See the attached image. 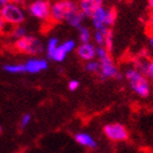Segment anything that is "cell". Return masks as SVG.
Here are the masks:
<instances>
[{"mask_svg": "<svg viewBox=\"0 0 153 153\" xmlns=\"http://www.w3.org/2000/svg\"><path fill=\"white\" fill-rule=\"evenodd\" d=\"M13 48L16 51L22 53V54L35 56V55L43 53V51H44V45H43L41 39H38L37 37L26 35L22 38L16 39L14 43H13Z\"/></svg>", "mask_w": 153, "mask_h": 153, "instance_id": "3", "label": "cell"}, {"mask_svg": "<svg viewBox=\"0 0 153 153\" xmlns=\"http://www.w3.org/2000/svg\"><path fill=\"white\" fill-rule=\"evenodd\" d=\"M59 45V41L57 37H51L47 42V46H46V51H47V57L51 59V55L54 54V51H56V48Z\"/></svg>", "mask_w": 153, "mask_h": 153, "instance_id": "20", "label": "cell"}, {"mask_svg": "<svg viewBox=\"0 0 153 153\" xmlns=\"http://www.w3.org/2000/svg\"><path fill=\"white\" fill-rule=\"evenodd\" d=\"M8 2H9V0H0V9H1L4 4H7Z\"/></svg>", "mask_w": 153, "mask_h": 153, "instance_id": "30", "label": "cell"}, {"mask_svg": "<svg viewBox=\"0 0 153 153\" xmlns=\"http://www.w3.org/2000/svg\"><path fill=\"white\" fill-rule=\"evenodd\" d=\"M74 139H76L78 143L85 148L94 149L96 147V141L89 134H86V132H79V134H76L74 136Z\"/></svg>", "mask_w": 153, "mask_h": 153, "instance_id": "13", "label": "cell"}, {"mask_svg": "<svg viewBox=\"0 0 153 153\" xmlns=\"http://www.w3.org/2000/svg\"><path fill=\"white\" fill-rule=\"evenodd\" d=\"M24 66H25V72L38 74L47 69L48 62L46 59H43V58H30L26 60Z\"/></svg>", "mask_w": 153, "mask_h": 153, "instance_id": "11", "label": "cell"}, {"mask_svg": "<svg viewBox=\"0 0 153 153\" xmlns=\"http://www.w3.org/2000/svg\"><path fill=\"white\" fill-rule=\"evenodd\" d=\"M84 20H85V16L79 9V7H76L74 9H72L69 12V14L65 20V22H67L72 27H78L79 29L80 26H82Z\"/></svg>", "mask_w": 153, "mask_h": 153, "instance_id": "12", "label": "cell"}, {"mask_svg": "<svg viewBox=\"0 0 153 153\" xmlns=\"http://www.w3.org/2000/svg\"><path fill=\"white\" fill-rule=\"evenodd\" d=\"M103 131H104L106 137L112 141H125L127 140L128 136H129L126 127L124 125L118 124V123L106 125Z\"/></svg>", "mask_w": 153, "mask_h": 153, "instance_id": "8", "label": "cell"}, {"mask_svg": "<svg viewBox=\"0 0 153 153\" xmlns=\"http://www.w3.org/2000/svg\"><path fill=\"white\" fill-rule=\"evenodd\" d=\"M104 6V0H79L78 7L85 16V18H91L96 10Z\"/></svg>", "mask_w": 153, "mask_h": 153, "instance_id": "9", "label": "cell"}, {"mask_svg": "<svg viewBox=\"0 0 153 153\" xmlns=\"http://www.w3.org/2000/svg\"><path fill=\"white\" fill-rule=\"evenodd\" d=\"M84 69H85L86 72H90V74H99L100 72L99 60L86 61L85 65H84Z\"/></svg>", "mask_w": 153, "mask_h": 153, "instance_id": "21", "label": "cell"}, {"mask_svg": "<svg viewBox=\"0 0 153 153\" xmlns=\"http://www.w3.org/2000/svg\"><path fill=\"white\" fill-rule=\"evenodd\" d=\"M117 19V11L113 7L103 6L96 10L91 16L92 25L95 30H107Z\"/></svg>", "mask_w": 153, "mask_h": 153, "instance_id": "2", "label": "cell"}, {"mask_svg": "<svg viewBox=\"0 0 153 153\" xmlns=\"http://www.w3.org/2000/svg\"><path fill=\"white\" fill-rule=\"evenodd\" d=\"M0 14L8 25H22L25 21V12L21 6L8 2L0 9Z\"/></svg>", "mask_w": 153, "mask_h": 153, "instance_id": "4", "label": "cell"}, {"mask_svg": "<svg viewBox=\"0 0 153 153\" xmlns=\"http://www.w3.org/2000/svg\"><path fill=\"white\" fill-rule=\"evenodd\" d=\"M151 59H148L147 57H139L134 62V68H137L138 70L141 71L143 74H147V69L148 66H149V62H150Z\"/></svg>", "mask_w": 153, "mask_h": 153, "instance_id": "17", "label": "cell"}, {"mask_svg": "<svg viewBox=\"0 0 153 153\" xmlns=\"http://www.w3.org/2000/svg\"><path fill=\"white\" fill-rule=\"evenodd\" d=\"M67 55H68V51L65 49L62 44H60V45H58V47L56 48V51H54V54L51 55V59L56 61V62H62V61L66 59Z\"/></svg>", "mask_w": 153, "mask_h": 153, "instance_id": "14", "label": "cell"}, {"mask_svg": "<svg viewBox=\"0 0 153 153\" xmlns=\"http://www.w3.org/2000/svg\"><path fill=\"white\" fill-rule=\"evenodd\" d=\"M148 44H149V47L153 49V35H150L149 41H148Z\"/></svg>", "mask_w": 153, "mask_h": 153, "instance_id": "29", "label": "cell"}, {"mask_svg": "<svg viewBox=\"0 0 153 153\" xmlns=\"http://www.w3.org/2000/svg\"><path fill=\"white\" fill-rule=\"evenodd\" d=\"M76 55L78 57L83 61L94 60L96 58V46L93 43H84L80 44L76 48Z\"/></svg>", "mask_w": 153, "mask_h": 153, "instance_id": "10", "label": "cell"}, {"mask_svg": "<svg viewBox=\"0 0 153 153\" xmlns=\"http://www.w3.org/2000/svg\"><path fill=\"white\" fill-rule=\"evenodd\" d=\"M79 88V81L78 80H70L68 83V89L70 91H76Z\"/></svg>", "mask_w": 153, "mask_h": 153, "instance_id": "25", "label": "cell"}, {"mask_svg": "<svg viewBox=\"0 0 153 153\" xmlns=\"http://www.w3.org/2000/svg\"><path fill=\"white\" fill-rule=\"evenodd\" d=\"M30 14L41 21H49L51 18V2L47 0H35L27 7Z\"/></svg>", "mask_w": 153, "mask_h": 153, "instance_id": "6", "label": "cell"}, {"mask_svg": "<svg viewBox=\"0 0 153 153\" xmlns=\"http://www.w3.org/2000/svg\"><path fill=\"white\" fill-rule=\"evenodd\" d=\"M7 24L6 22H4V20H3V18L1 16V14H0V35L1 34H3V33L6 32V29H7Z\"/></svg>", "mask_w": 153, "mask_h": 153, "instance_id": "27", "label": "cell"}, {"mask_svg": "<svg viewBox=\"0 0 153 153\" xmlns=\"http://www.w3.org/2000/svg\"><path fill=\"white\" fill-rule=\"evenodd\" d=\"M105 32H106V30H95L93 38H94V42H95V44L97 45V46H103V45H104Z\"/></svg>", "mask_w": 153, "mask_h": 153, "instance_id": "22", "label": "cell"}, {"mask_svg": "<svg viewBox=\"0 0 153 153\" xmlns=\"http://www.w3.org/2000/svg\"><path fill=\"white\" fill-rule=\"evenodd\" d=\"M148 1V6L151 10H153V0H147Z\"/></svg>", "mask_w": 153, "mask_h": 153, "instance_id": "31", "label": "cell"}, {"mask_svg": "<svg viewBox=\"0 0 153 153\" xmlns=\"http://www.w3.org/2000/svg\"><path fill=\"white\" fill-rule=\"evenodd\" d=\"M78 7L74 0H55L51 2V18L49 21L54 23L64 22L71 10Z\"/></svg>", "mask_w": 153, "mask_h": 153, "instance_id": "5", "label": "cell"}, {"mask_svg": "<svg viewBox=\"0 0 153 153\" xmlns=\"http://www.w3.org/2000/svg\"><path fill=\"white\" fill-rule=\"evenodd\" d=\"M0 132H1V127H0Z\"/></svg>", "mask_w": 153, "mask_h": 153, "instance_id": "33", "label": "cell"}, {"mask_svg": "<svg viewBox=\"0 0 153 153\" xmlns=\"http://www.w3.org/2000/svg\"><path fill=\"white\" fill-rule=\"evenodd\" d=\"M112 1H118V0H112Z\"/></svg>", "mask_w": 153, "mask_h": 153, "instance_id": "32", "label": "cell"}, {"mask_svg": "<svg viewBox=\"0 0 153 153\" xmlns=\"http://www.w3.org/2000/svg\"><path fill=\"white\" fill-rule=\"evenodd\" d=\"M148 32L150 33L151 35H153V10H151L149 19H148V25H147Z\"/></svg>", "mask_w": 153, "mask_h": 153, "instance_id": "24", "label": "cell"}, {"mask_svg": "<svg viewBox=\"0 0 153 153\" xmlns=\"http://www.w3.org/2000/svg\"><path fill=\"white\" fill-rule=\"evenodd\" d=\"M31 115L30 114H24L21 118V121H20V127L21 128H25L27 125L30 124V121H31Z\"/></svg>", "mask_w": 153, "mask_h": 153, "instance_id": "23", "label": "cell"}, {"mask_svg": "<svg viewBox=\"0 0 153 153\" xmlns=\"http://www.w3.org/2000/svg\"><path fill=\"white\" fill-rule=\"evenodd\" d=\"M3 70L9 74H23L25 72V66L24 64H10L6 65L3 67Z\"/></svg>", "mask_w": 153, "mask_h": 153, "instance_id": "16", "label": "cell"}, {"mask_svg": "<svg viewBox=\"0 0 153 153\" xmlns=\"http://www.w3.org/2000/svg\"><path fill=\"white\" fill-rule=\"evenodd\" d=\"M125 78L127 79L131 90L140 97H148L150 95V81L146 74L139 71L137 68L130 67L125 71Z\"/></svg>", "mask_w": 153, "mask_h": 153, "instance_id": "1", "label": "cell"}, {"mask_svg": "<svg viewBox=\"0 0 153 153\" xmlns=\"http://www.w3.org/2000/svg\"><path fill=\"white\" fill-rule=\"evenodd\" d=\"M9 2L16 3V4H18V6L22 7L23 4H24V2H25V0H9Z\"/></svg>", "mask_w": 153, "mask_h": 153, "instance_id": "28", "label": "cell"}, {"mask_svg": "<svg viewBox=\"0 0 153 153\" xmlns=\"http://www.w3.org/2000/svg\"><path fill=\"white\" fill-rule=\"evenodd\" d=\"M113 43H114L113 31L111 29H107L105 32V38H104V45H103V47L105 48L108 53H111L113 49Z\"/></svg>", "mask_w": 153, "mask_h": 153, "instance_id": "18", "label": "cell"}, {"mask_svg": "<svg viewBox=\"0 0 153 153\" xmlns=\"http://www.w3.org/2000/svg\"><path fill=\"white\" fill-rule=\"evenodd\" d=\"M147 74L151 80H153V59H151L150 62H149V66H148L147 69Z\"/></svg>", "mask_w": 153, "mask_h": 153, "instance_id": "26", "label": "cell"}, {"mask_svg": "<svg viewBox=\"0 0 153 153\" xmlns=\"http://www.w3.org/2000/svg\"><path fill=\"white\" fill-rule=\"evenodd\" d=\"M91 37H92V33H91L89 27H86L85 25L80 26L79 27V39H80V42H81V44L90 43V42H91Z\"/></svg>", "mask_w": 153, "mask_h": 153, "instance_id": "15", "label": "cell"}, {"mask_svg": "<svg viewBox=\"0 0 153 153\" xmlns=\"http://www.w3.org/2000/svg\"><path fill=\"white\" fill-rule=\"evenodd\" d=\"M10 35L12 36L14 39H19V38H22L24 36L27 35V32H26V29L22 25H16L13 26L11 32H10Z\"/></svg>", "mask_w": 153, "mask_h": 153, "instance_id": "19", "label": "cell"}, {"mask_svg": "<svg viewBox=\"0 0 153 153\" xmlns=\"http://www.w3.org/2000/svg\"><path fill=\"white\" fill-rule=\"evenodd\" d=\"M100 72L99 76L101 79L107 80V79H121V74L119 72L118 68L114 64L112 57L105 58L103 60H100Z\"/></svg>", "mask_w": 153, "mask_h": 153, "instance_id": "7", "label": "cell"}]
</instances>
